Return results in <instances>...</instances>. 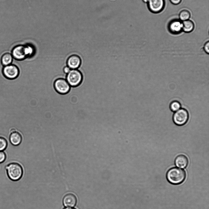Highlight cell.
Returning a JSON list of instances; mask_svg holds the SVG:
<instances>
[{"mask_svg":"<svg viewBox=\"0 0 209 209\" xmlns=\"http://www.w3.org/2000/svg\"><path fill=\"white\" fill-rule=\"evenodd\" d=\"M175 163L177 167L184 168L187 166L188 164V160L185 155H180L176 158Z\"/></svg>","mask_w":209,"mask_h":209,"instance_id":"4fadbf2b","label":"cell"},{"mask_svg":"<svg viewBox=\"0 0 209 209\" xmlns=\"http://www.w3.org/2000/svg\"><path fill=\"white\" fill-rule=\"evenodd\" d=\"M9 140L12 145L17 146L21 142L22 137L19 133L16 131L11 133L9 137Z\"/></svg>","mask_w":209,"mask_h":209,"instance_id":"7c38bea8","label":"cell"},{"mask_svg":"<svg viewBox=\"0 0 209 209\" xmlns=\"http://www.w3.org/2000/svg\"><path fill=\"white\" fill-rule=\"evenodd\" d=\"M186 176V173L184 170L176 167L170 169L166 174L168 181L174 184L182 183L185 180Z\"/></svg>","mask_w":209,"mask_h":209,"instance_id":"7a4b0ae2","label":"cell"},{"mask_svg":"<svg viewBox=\"0 0 209 209\" xmlns=\"http://www.w3.org/2000/svg\"><path fill=\"white\" fill-rule=\"evenodd\" d=\"M182 0H169L170 2L174 5H177L180 4Z\"/></svg>","mask_w":209,"mask_h":209,"instance_id":"44dd1931","label":"cell"},{"mask_svg":"<svg viewBox=\"0 0 209 209\" xmlns=\"http://www.w3.org/2000/svg\"><path fill=\"white\" fill-rule=\"evenodd\" d=\"M7 142L4 137H0V151H3L6 148Z\"/></svg>","mask_w":209,"mask_h":209,"instance_id":"ac0fdd59","label":"cell"},{"mask_svg":"<svg viewBox=\"0 0 209 209\" xmlns=\"http://www.w3.org/2000/svg\"><path fill=\"white\" fill-rule=\"evenodd\" d=\"M2 72L3 75L6 78L13 79L18 76L19 70L17 66L11 64L4 66L2 69Z\"/></svg>","mask_w":209,"mask_h":209,"instance_id":"8992f818","label":"cell"},{"mask_svg":"<svg viewBox=\"0 0 209 209\" xmlns=\"http://www.w3.org/2000/svg\"><path fill=\"white\" fill-rule=\"evenodd\" d=\"M181 105L180 102L176 101H172L170 105V108L173 112H176L180 109Z\"/></svg>","mask_w":209,"mask_h":209,"instance_id":"e0dca14e","label":"cell"},{"mask_svg":"<svg viewBox=\"0 0 209 209\" xmlns=\"http://www.w3.org/2000/svg\"><path fill=\"white\" fill-rule=\"evenodd\" d=\"M77 199L76 196L72 193L66 195L63 200V203L66 207H73L76 205Z\"/></svg>","mask_w":209,"mask_h":209,"instance_id":"8fae6325","label":"cell"},{"mask_svg":"<svg viewBox=\"0 0 209 209\" xmlns=\"http://www.w3.org/2000/svg\"><path fill=\"white\" fill-rule=\"evenodd\" d=\"M71 70V69L68 66H65L63 69V71L64 73L67 74Z\"/></svg>","mask_w":209,"mask_h":209,"instance_id":"7402d4cb","label":"cell"},{"mask_svg":"<svg viewBox=\"0 0 209 209\" xmlns=\"http://www.w3.org/2000/svg\"><path fill=\"white\" fill-rule=\"evenodd\" d=\"M203 49L205 52L207 54L209 53V41L206 42L203 46Z\"/></svg>","mask_w":209,"mask_h":209,"instance_id":"ffe728a7","label":"cell"},{"mask_svg":"<svg viewBox=\"0 0 209 209\" xmlns=\"http://www.w3.org/2000/svg\"><path fill=\"white\" fill-rule=\"evenodd\" d=\"M190 17V12L186 9L181 10L179 14V19L182 21L189 19Z\"/></svg>","mask_w":209,"mask_h":209,"instance_id":"2e32d148","label":"cell"},{"mask_svg":"<svg viewBox=\"0 0 209 209\" xmlns=\"http://www.w3.org/2000/svg\"><path fill=\"white\" fill-rule=\"evenodd\" d=\"M189 114L187 110L184 108H181L174 113L173 119L176 124L181 126L187 122Z\"/></svg>","mask_w":209,"mask_h":209,"instance_id":"277c9868","label":"cell"},{"mask_svg":"<svg viewBox=\"0 0 209 209\" xmlns=\"http://www.w3.org/2000/svg\"><path fill=\"white\" fill-rule=\"evenodd\" d=\"M66 80L70 86L75 87L79 85L83 80V75L77 69H71L67 74Z\"/></svg>","mask_w":209,"mask_h":209,"instance_id":"3957f363","label":"cell"},{"mask_svg":"<svg viewBox=\"0 0 209 209\" xmlns=\"http://www.w3.org/2000/svg\"><path fill=\"white\" fill-rule=\"evenodd\" d=\"M67 63V66L71 69H77L81 64V59L79 56L73 55L68 58Z\"/></svg>","mask_w":209,"mask_h":209,"instance_id":"30bf717a","label":"cell"},{"mask_svg":"<svg viewBox=\"0 0 209 209\" xmlns=\"http://www.w3.org/2000/svg\"><path fill=\"white\" fill-rule=\"evenodd\" d=\"M6 155L3 151H0V163L3 162L6 160Z\"/></svg>","mask_w":209,"mask_h":209,"instance_id":"d6986e66","label":"cell"},{"mask_svg":"<svg viewBox=\"0 0 209 209\" xmlns=\"http://www.w3.org/2000/svg\"><path fill=\"white\" fill-rule=\"evenodd\" d=\"M5 169L8 177L13 181L19 180L23 176V168L17 162L10 163L5 166Z\"/></svg>","mask_w":209,"mask_h":209,"instance_id":"6da1fadb","label":"cell"},{"mask_svg":"<svg viewBox=\"0 0 209 209\" xmlns=\"http://www.w3.org/2000/svg\"><path fill=\"white\" fill-rule=\"evenodd\" d=\"M13 58L11 54L8 52L5 53L2 56L1 63L4 66L10 65L12 62Z\"/></svg>","mask_w":209,"mask_h":209,"instance_id":"9a60e30c","label":"cell"},{"mask_svg":"<svg viewBox=\"0 0 209 209\" xmlns=\"http://www.w3.org/2000/svg\"><path fill=\"white\" fill-rule=\"evenodd\" d=\"M64 209H76L75 208H70V207H66Z\"/></svg>","mask_w":209,"mask_h":209,"instance_id":"d4e9b609","label":"cell"},{"mask_svg":"<svg viewBox=\"0 0 209 209\" xmlns=\"http://www.w3.org/2000/svg\"><path fill=\"white\" fill-rule=\"evenodd\" d=\"M147 3L150 11L155 14L162 12L165 6V0H148Z\"/></svg>","mask_w":209,"mask_h":209,"instance_id":"5b68a950","label":"cell"},{"mask_svg":"<svg viewBox=\"0 0 209 209\" xmlns=\"http://www.w3.org/2000/svg\"><path fill=\"white\" fill-rule=\"evenodd\" d=\"M182 31L185 33H190L194 29L195 24L194 22L189 19L182 21Z\"/></svg>","mask_w":209,"mask_h":209,"instance_id":"5bb4252c","label":"cell"},{"mask_svg":"<svg viewBox=\"0 0 209 209\" xmlns=\"http://www.w3.org/2000/svg\"><path fill=\"white\" fill-rule=\"evenodd\" d=\"M16 131V130L14 128H12L10 130V131L11 133L14 132Z\"/></svg>","mask_w":209,"mask_h":209,"instance_id":"603a6c76","label":"cell"},{"mask_svg":"<svg viewBox=\"0 0 209 209\" xmlns=\"http://www.w3.org/2000/svg\"><path fill=\"white\" fill-rule=\"evenodd\" d=\"M12 55L13 58L17 60H22L26 57L25 52V45L19 44L12 49Z\"/></svg>","mask_w":209,"mask_h":209,"instance_id":"9c48e42d","label":"cell"},{"mask_svg":"<svg viewBox=\"0 0 209 209\" xmlns=\"http://www.w3.org/2000/svg\"><path fill=\"white\" fill-rule=\"evenodd\" d=\"M182 21L179 19H174L168 22L167 28L169 32L173 35H178L182 32Z\"/></svg>","mask_w":209,"mask_h":209,"instance_id":"52a82bcc","label":"cell"},{"mask_svg":"<svg viewBox=\"0 0 209 209\" xmlns=\"http://www.w3.org/2000/svg\"><path fill=\"white\" fill-rule=\"evenodd\" d=\"M142 1L145 3H147L148 0H142Z\"/></svg>","mask_w":209,"mask_h":209,"instance_id":"cb8c5ba5","label":"cell"},{"mask_svg":"<svg viewBox=\"0 0 209 209\" xmlns=\"http://www.w3.org/2000/svg\"><path fill=\"white\" fill-rule=\"evenodd\" d=\"M54 87L58 93L62 94L67 93L70 89V86L66 80L62 78L56 80L54 83Z\"/></svg>","mask_w":209,"mask_h":209,"instance_id":"ba28073f","label":"cell"}]
</instances>
